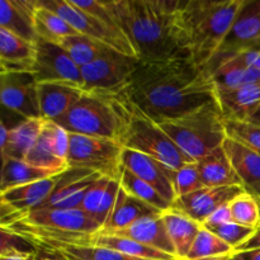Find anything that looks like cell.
I'll list each match as a JSON object with an SVG mask.
<instances>
[{"instance_id": "26", "label": "cell", "mask_w": 260, "mask_h": 260, "mask_svg": "<svg viewBox=\"0 0 260 260\" xmlns=\"http://www.w3.org/2000/svg\"><path fill=\"white\" fill-rule=\"evenodd\" d=\"M159 210L154 208L152 206L137 200L134 196L128 194L123 188L121 187L117 197L116 205L113 211L107 221L106 226L103 228V233H117L123 229L128 228L136 221L150 216L161 215Z\"/></svg>"}, {"instance_id": "13", "label": "cell", "mask_w": 260, "mask_h": 260, "mask_svg": "<svg viewBox=\"0 0 260 260\" xmlns=\"http://www.w3.org/2000/svg\"><path fill=\"white\" fill-rule=\"evenodd\" d=\"M68 154L69 132L55 121L45 119L42 132L24 161L32 167L60 174L69 169Z\"/></svg>"}, {"instance_id": "44", "label": "cell", "mask_w": 260, "mask_h": 260, "mask_svg": "<svg viewBox=\"0 0 260 260\" xmlns=\"http://www.w3.org/2000/svg\"><path fill=\"white\" fill-rule=\"evenodd\" d=\"M233 216H231V211H230V205L223 206V207L218 208L216 210L205 222L202 223L203 228L210 229V228H215V226H221L225 225V223L233 222Z\"/></svg>"}, {"instance_id": "22", "label": "cell", "mask_w": 260, "mask_h": 260, "mask_svg": "<svg viewBox=\"0 0 260 260\" xmlns=\"http://www.w3.org/2000/svg\"><path fill=\"white\" fill-rule=\"evenodd\" d=\"M119 189H121L119 180L101 177L88 190L79 210L84 211L103 230L116 205Z\"/></svg>"}, {"instance_id": "35", "label": "cell", "mask_w": 260, "mask_h": 260, "mask_svg": "<svg viewBox=\"0 0 260 260\" xmlns=\"http://www.w3.org/2000/svg\"><path fill=\"white\" fill-rule=\"evenodd\" d=\"M35 27L38 38L53 43H58L62 38L78 33L63 18L52 10L42 7L40 2L35 15Z\"/></svg>"}, {"instance_id": "29", "label": "cell", "mask_w": 260, "mask_h": 260, "mask_svg": "<svg viewBox=\"0 0 260 260\" xmlns=\"http://www.w3.org/2000/svg\"><path fill=\"white\" fill-rule=\"evenodd\" d=\"M43 123H45L43 118L23 119L19 124L10 128L7 145L4 149L0 150L2 164L8 159L24 160L40 137Z\"/></svg>"}, {"instance_id": "38", "label": "cell", "mask_w": 260, "mask_h": 260, "mask_svg": "<svg viewBox=\"0 0 260 260\" xmlns=\"http://www.w3.org/2000/svg\"><path fill=\"white\" fill-rule=\"evenodd\" d=\"M230 211L234 222L255 230L260 226L259 203L253 196L243 192L235 200L231 201Z\"/></svg>"}, {"instance_id": "37", "label": "cell", "mask_w": 260, "mask_h": 260, "mask_svg": "<svg viewBox=\"0 0 260 260\" xmlns=\"http://www.w3.org/2000/svg\"><path fill=\"white\" fill-rule=\"evenodd\" d=\"M46 249L57 253L63 260H142L95 245H55Z\"/></svg>"}, {"instance_id": "12", "label": "cell", "mask_w": 260, "mask_h": 260, "mask_svg": "<svg viewBox=\"0 0 260 260\" xmlns=\"http://www.w3.org/2000/svg\"><path fill=\"white\" fill-rule=\"evenodd\" d=\"M32 74L37 83H61L84 89L81 69L58 43L38 38Z\"/></svg>"}, {"instance_id": "11", "label": "cell", "mask_w": 260, "mask_h": 260, "mask_svg": "<svg viewBox=\"0 0 260 260\" xmlns=\"http://www.w3.org/2000/svg\"><path fill=\"white\" fill-rule=\"evenodd\" d=\"M255 47H260V0H245L222 45L206 70H211L239 52Z\"/></svg>"}, {"instance_id": "23", "label": "cell", "mask_w": 260, "mask_h": 260, "mask_svg": "<svg viewBox=\"0 0 260 260\" xmlns=\"http://www.w3.org/2000/svg\"><path fill=\"white\" fill-rule=\"evenodd\" d=\"M216 101L226 119L245 122L260 104V81L216 90Z\"/></svg>"}, {"instance_id": "33", "label": "cell", "mask_w": 260, "mask_h": 260, "mask_svg": "<svg viewBox=\"0 0 260 260\" xmlns=\"http://www.w3.org/2000/svg\"><path fill=\"white\" fill-rule=\"evenodd\" d=\"M58 45L68 52V55L73 58L74 62L80 69L89 65L112 50L102 42L91 40V38L80 35V33L62 38L58 42Z\"/></svg>"}, {"instance_id": "34", "label": "cell", "mask_w": 260, "mask_h": 260, "mask_svg": "<svg viewBox=\"0 0 260 260\" xmlns=\"http://www.w3.org/2000/svg\"><path fill=\"white\" fill-rule=\"evenodd\" d=\"M233 253V246L202 226L184 260H228Z\"/></svg>"}, {"instance_id": "1", "label": "cell", "mask_w": 260, "mask_h": 260, "mask_svg": "<svg viewBox=\"0 0 260 260\" xmlns=\"http://www.w3.org/2000/svg\"><path fill=\"white\" fill-rule=\"evenodd\" d=\"M124 94L156 123L173 121L216 101L211 74L187 56L140 61Z\"/></svg>"}, {"instance_id": "14", "label": "cell", "mask_w": 260, "mask_h": 260, "mask_svg": "<svg viewBox=\"0 0 260 260\" xmlns=\"http://www.w3.org/2000/svg\"><path fill=\"white\" fill-rule=\"evenodd\" d=\"M0 101L3 108L9 109L23 118H42L38 83L32 73L2 71Z\"/></svg>"}, {"instance_id": "41", "label": "cell", "mask_w": 260, "mask_h": 260, "mask_svg": "<svg viewBox=\"0 0 260 260\" xmlns=\"http://www.w3.org/2000/svg\"><path fill=\"white\" fill-rule=\"evenodd\" d=\"M211 233L215 234L216 236L221 239V240L225 241L226 244H229L230 246H233L234 251L238 246H240L241 244L245 243L246 240L251 238L254 233H255V229L246 228V226L240 225V223L236 222H229L225 225L221 226H215V228L207 229Z\"/></svg>"}, {"instance_id": "2", "label": "cell", "mask_w": 260, "mask_h": 260, "mask_svg": "<svg viewBox=\"0 0 260 260\" xmlns=\"http://www.w3.org/2000/svg\"><path fill=\"white\" fill-rule=\"evenodd\" d=\"M180 0H108L114 22L136 50L140 61L185 56L175 37Z\"/></svg>"}, {"instance_id": "49", "label": "cell", "mask_w": 260, "mask_h": 260, "mask_svg": "<svg viewBox=\"0 0 260 260\" xmlns=\"http://www.w3.org/2000/svg\"><path fill=\"white\" fill-rule=\"evenodd\" d=\"M245 122H249V123L254 124V126H258L260 127V104L258 107H256L255 111L253 112V113L249 116V118L246 119Z\"/></svg>"}, {"instance_id": "18", "label": "cell", "mask_w": 260, "mask_h": 260, "mask_svg": "<svg viewBox=\"0 0 260 260\" xmlns=\"http://www.w3.org/2000/svg\"><path fill=\"white\" fill-rule=\"evenodd\" d=\"M61 175L62 173L2 192V217L14 213H24L40 207L57 187Z\"/></svg>"}, {"instance_id": "17", "label": "cell", "mask_w": 260, "mask_h": 260, "mask_svg": "<svg viewBox=\"0 0 260 260\" xmlns=\"http://www.w3.org/2000/svg\"><path fill=\"white\" fill-rule=\"evenodd\" d=\"M122 167L154 187L170 205L177 200L172 182L173 170L154 157L131 149L122 152Z\"/></svg>"}, {"instance_id": "32", "label": "cell", "mask_w": 260, "mask_h": 260, "mask_svg": "<svg viewBox=\"0 0 260 260\" xmlns=\"http://www.w3.org/2000/svg\"><path fill=\"white\" fill-rule=\"evenodd\" d=\"M57 174L58 173L32 167L24 160L8 159L2 164L0 192H5L10 188L18 187V185H24L28 183L37 182V180L47 179V178L55 177Z\"/></svg>"}, {"instance_id": "39", "label": "cell", "mask_w": 260, "mask_h": 260, "mask_svg": "<svg viewBox=\"0 0 260 260\" xmlns=\"http://www.w3.org/2000/svg\"><path fill=\"white\" fill-rule=\"evenodd\" d=\"M172 182L177 198L205 188L200 178V173H198V167L196 161L188 162V164L183 165L179 169L173 170Z\"/></svg>"}, {"instance_id": "45", "label": "cell", "mask_w": 260, "mask_h": 260, "mask_svg": "<svg viewBox=\"0 0 260 260\" xmlns=\"http://www.w3.org/2000/svg\"><path fill=\"white\" fill-rule=\"evenodd\" d=\"M253 249H260V226L255 230V233L251 235L249 240L245 243L241 244L240 246L235 249V251H246V250H253Z\"/></svg>"}, {"instance_id": "36", "label": "cell", "mask_w": 260, "mask_h": 260, "mask_svg": "<svg viewBox=\"0 0 260 260\" xmlns=\"http://www.w3.org/2000/svg\"><path fill=\"white\" fill-rule=\"evenodd\" d=\"M119 182H121V187L123 188L128 194L134 196L137 200L152 206L154 208L159 210L160 212H165V211L172 208V205H170V203L168 202V201L165 200L154 187H151L149 183L140 179L139 177L132 174L131 172H128V170L124 169V168L122 169Z\"/></svg>"}, {"instance_id": "50", "label": "cell", "mask_w": 260, "mask_h": 260, "mask_svg": "<svg viewBox=\"0 0 260 260\" xmlns=\"http://www.w3.org/2000/svg\"><path fill=\"white\" fill-rule=\"evenodd\" d=\"M258 203H259V210H260V200H258Z\"/></svg>"}, {"instance_id": "28", "label": "cell", "mask_w": 260, "mask_h": 260, "mask_svg": "<svg viewBox=\"0 0 260 260\" xmlns=\"http://www.w3.org/2000/svg\"><path fill=\"white\" fill-rule=\"evenodd\" d=\"M197 167L203 185L207 188L240 185V179L236 175L230 159L223 146L217 147L212 152L198 160Z\"/></svg>"}, {"instance_id": "3", "label": "cell", "mask_w": 260, "mask_h": 260, "mask_svg": "<svg viewBox=\"0 0 260 260\" xmlns=\"http://www.w3.org/2000/svg\"><path fill=\"white\" fill-rule=\"evenodd\" d=\"M245 0H180L175 37L180 51L206 69L228 36Z\"/></svg>"}, {"instance_id": "25", "label": "cell", "mask_w": 260, "mask_h": 260, "mask_svg": "<svg viewBox=\"0 0 260 260\" xmlns=\"http://www.w3.org/2000/svg\"><path fill=\"white\" fill-rule=\"evenodd\" d=\"M113 235L123 236V238L132 239L140 244L149 246V248L156 249V250L164 251V253L175 255V248L168 235L167 228L164 225L161 215L150 216L136 221L128 228L123 229L117 233H108Z\"/></svg>"}, {"instance_id": "43", "label": "cell", "mask_w": 260, "mask_h": 260, "mask_svg": "<svg viewBox=\"0 0 260 260\" xmlns=\"http://www.w3.org/2000/svg\"><path fill=\"white\" fill-rule=\"evenodd\" d=\"M233 57L235 58L239 63L245 66V68L260 71V47L245 50L243 51V52H239L238 55L233 56ZM226 60H228V58H226Z\"/></svg>"}, {"instance_id": "46", "label": "cell", "mask_w": 260, "mask_h": 260, "mask_svg": "<svg viewBox=\"0 0 260 260\" xmlns=\"http://www.w3.org/2000/svg\"><path fill=\"white\" fill-rule=\"evenodd\" d=\"M228 260H260V249L246 251H234Z\"/></svg>"}, {"instance_id": "21", "label": "cell", "mask_w": 260, "mask_h": 260, "mask_svg": "<svg viewBox=\"0 0 260 260\" xmlns=\"http://www.w3.org/2000/svg\"><path fill=\"white\" fill-rule=\"evenodd\" d=\"M85 90L61 83H38L41 114L43 119L58 121L83 96Z\"/></svg>"}, {"instance_id": "20", "label": "cell", "mask_w": 260, "mask_h": 260, "mask_svg": "<svg viewBox=\"0 0 260 260\" xmlns=\"http://www.w3.org/2000/svg\"><path fill=\"white\" fill-rule=\"evenodd\" d=\"M37 0H2L0 2V28L25 41L36 43L38 40L35 27Z\"/></svg>"}, {"instance_id": "15", "label": "cell", "mask_w": 260, "mask_h": 260, "mask_svg": "<svg viewBox=\"0 0 260 260\" xmlns=\"http://www.w3.org/2000/svg\"><path fill=\"white\" fill-rule=\"evenodd\" d=\"M244 192L240 185L202 188L175 200L172 208L189 216L197 222L203 223L216 210L230 205L231 201Z\"/></svg>"}, {"instance_id": "48", "label": "cell", "mask_w": 260, "mask_h": 260, "mask_svg": "<svg viewBox=\"0 0 260 260\" xmlns=\"http://www.w3.org/2000/svg\"><path fill=\"white\" fill-rule=\"evenodd\" d=\"M35 254L10 253V254H5V255H0V260H36Z\"/></svg>"}, {"instance_id": "27", "label": "cell", "mask_w": 260, "mask_h": 260, "mask_svg": "<svg viewBox=\"0 0 260 260\" xmlns=\"http://www.w3.org/2000/svg\"><path fill=\"white\" fill-rule=\"evenodd\" d=\"M161 218L167 228L168 235L175 248L178 260H184L202 229V223L197 222L180 211L170 208L161 213Z\"/></svg>"}, {"instance_id": "4", "label": "cell", "mask_w": 260, "mask_h": 260, "mask_svg": "<svg viewBox=\"0 0 260 260\" xmlns=\"http://www.w3.org/2000/svg\"><path fill=\"white\" fill-rule=\"evenodd\" d=\"M2 229L27 239L35 246L91 245L102 228L81 210L38 208L2 217Z\"/></svg>"}, {"instance_id": "40", "label": "cell", "mask_w": 260, "mask_h": 260, "mask_svg": "<svg viewBox=\"0 0 260 260\" xmlns=\"http://www.w3.org/2000/svg\"><path fill=\"white\" fill-rule=\"evenodd\" d=\"M226 135L229 139L260 154V127L249 122L226 119Z\"/></svg>"}, {"instance_id": "6", "label": "cell", "mask_w": 260, "mask_h": 260, "mask_svg": "<svg viewBox=\"0 0 260 260\" xmlns=\"http://www.w3.org/2000/svg\"><path fill=\"white\" fill-rule=\"evenodd\" d=\"M157 124L193 161L207 156L228 139L226 118L217 101L184 117Z\"/></svg>"}, {"instance_id": "10", "label": "cell", "mask_w": 260, "mask_h": 260, "mask_svg": "<svg viewBox=\"0 0 260 260\" xmlns=\"http://www.w3.org/2000/svg\"><path fill=\"white\" fill-rule=\"evenodd\" d=\"M139 60L111 50L89 65L81 68L85 91L121 93L128 85Z\"/></svg>"}, {"instance_id": "5", "label": "cell", "mask_w": 260, "mask_h": 260, "mask_svg": "<svg viewBox=\"0 0 260 260\" xmlns=\"http://www.w3.org/2000/svg\"><path fill=\"white\" fill-rule=\"evenodd\" d=\"M132 103L124 91H85L80 101L56 123L69 134L118 141L128 127Z\"/></svg>"}, {"instance_id": "19", "label": "cell", "mask_w": 260, "mask_h": 260, "mask_svg": "<svg viewBox=\"0 0 260 260\" xmlns=\"http://www.w3.org/2000/svg\"><path fill=\"white\" fill-rule=\"evenodd\" d=\"M222 146L240 179L244 192L260 200V154L229 137Z\"/></svg>"}, {"instance_id": "30", "label": "cell", "mask_w": 260, "mask_h": 260, "mask_svg": "<svg viewBox=\"0 0 260 260\" xmlns=\"http://www.w3.org/2000/svg\"><path fill=\"white\" fill-rule=\"evenodd\" d=\"M91 245L102 246V248L111 249V250L118 251L123 255L131 256V258L142 259V260H178L177 256L170 255L164 251L156 250V249L149 248V246L140 244L132 239L123 238V236L113 235L108 233L96 234L93 238Z\"/></svg>"}, {"instance_id": "47", "label": "cell", "mask_w": 260, "mask_h": 260, "mask_svg": "<svg viewBox=\"0 0 260 260\" xmlns=\"http://www.w3.org/2000/svg\"><path fill=\"white\" fill-rule=\"evenodd\" d=\"M35 258L36 260H63L53 250H50V249L46 248H40V246H36Z\"/></svg>"}, {"instance_id": "24", "label": "cell", "mask_w": 260, "mask_h": 260, "mask_svg": "<svg viewBox=\"0 0 260 260\" xmlns=\"http://www.w3.org/2000/svg\"><path fill=\"white\" fill-rule=\"evenodd\" d=\"M36 60V43L25 41L0 28V63L2 71L32 73Z\"/></svg>"}, {"instance_id": "8", "label": "cell", "mask_w": 260, "mask_h": 260, "mask_svg": "<svg viewBox=\"0 0 260 260\" xmlns=\"http://www.w3.org/2000/svg\"><path fill=\"white\" fill-rule=\"evenodd\" d=\"M123 146L118 141L69 134V168L85 169L119 180Z\"/></svg>"}, {"instance_id": "31", "label": "cell", "mask_w": 260, "mask_h": 260, "mask_svg": "<svg viewBox=\"0 0 260 260\" xmlns=\"http://www.w3.org/2000/svg\"><path fill=\"white\" fill-rule=\"evenodd\" d=\"M207 71L212 76L216 90L235 89L246 84L260 81V71L245 68L234 57L222 61L217 66Z\"/></svg>"}, {"instance_id": "42", "label": "cell", "mask_w": 260, "mask_h": 260, "mask_svg": "<svg viewBox=\"0 0 260 260\" xmlns=\"http://www.w3.org/2000/svg\"><path fill=\"white\" fill-rule=\"evenodd\" d=\"M10 253H25L35 254L36 246L27 239L7 230L2 229V249H0V255Z\"/></svg>"}, {"instance_id": "9", "label": "cell", "mask_w": 260, "mask_h": 260, "mask_svg": "<svg viewBox=\"0 0 260 260\" xmlns=\"http://www.w3.org/2000/svg\"><path fill=\"white\" fill-rule=\"evenodd\" d=\"M42 7L52 10L80 35L102 42L112 50L139 60L136 50L119 28L107 24L94 15L75 7L71 0H38Z\"/></svg>"}, {"instance_id": "16", "label": "cell", "mask_w": 260, "mask_h": 260, "mask_svg": "<svg viewBox=\"0 0 260 260\" xmlns=\"http://www.w3.org/2000/svg\"><path fill=\"white\" fill-rule=\"evenodd\" d=\"M101 177L102 175L90 170L69 168L66 172L62 173L55 190L38 208L78 210L88 190Z\"/></svg>"}, {"instance_id": "7", "label": "cell", "mask_w": 260, "mask_h": 260, "mask_svg": "<svg viewBox=\"0 0 260 260\" xmlns=\"http://www.w3.org/2000/svg\"><path fill=\"white\" fill-rule=\"evenodd\" d=\"M124 149H131L154 157L172 170L193 160L184 154L167 132L132 104V117L121 140Z\"/></svg>"}]
</instances>
